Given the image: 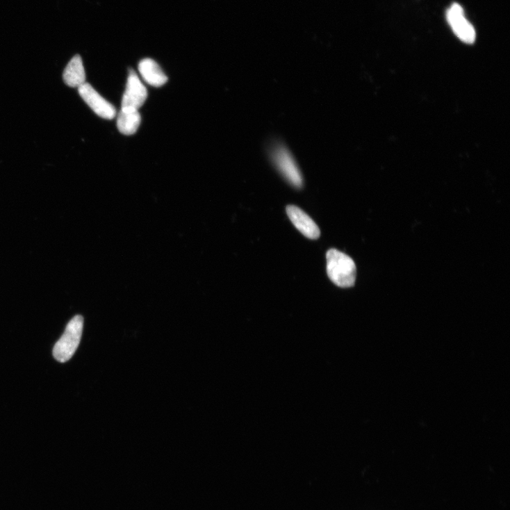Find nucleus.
<instances>
[{"mask_svg": "<svg viewBox=\"0 0 510 510\" xmlns=\"http://www.w3.org/2000/svg\"><path fill=\"white\" fill-rule=\"evenodd\" d=\"M326 258L327 273L330 279L339 287H352L356 277V268L353 260L336 249L327 252Z\"/></svg>", "mask_w": 510, "mask_h": 510, "instance_id": "obj_1", "label": "nucleus"}, {"mask_svg": "<svg viewBox=\"0 0 510 510\" xmlns=\"http://www.w3.org/2000/svg\"><path fill=\"white\" fill-rule=\"evenodd\" d=\"M84 318L76 315L67 324L64 334L56 343L53 350L54 358L65 363L74 355L82 338Z\"/></svg>", "mask_w": 510, "mask_h": 510, "instance_id": "obj_2", "label": "nucleus"}, {"mask_svg": "<svg viewBox=\"0 0 510 510\" xmlns=\"http://www.w3.org/2000/svg\"><path fill=\"white\" fill-rule=\"evenodd\" d=\"M270 156L273 164L288 183L295 188L301 189L304 185L303 176L288 149L281 144L276 145Z\"/></svg>", "mask_w": 510, "mask_h": 510, "instance_id": "obj_3", "label": "nucleus"}, {"mask_svg": "<svg viewBox=\"0 0 510 510\" xmlns=\"http://www.w3.org/2000/svg\"><path fill=\"white\" fill-rule=\"evenodd\" d=\"M82 99L101 118L112 120L117 115L116 108L101 97L91 85L85 83L79 88Z\"/></svg>", "mask_w": 510, "mask_h": 510, "instance_id": "obj_4", "label": "nucleus"}, {"mask_svg": "<svg viewBox=\"0 0 510 510\" xmlns=\"http://www.w3.org/2000/svg\"><path fill=\"white\" fill-rule=\"evenodd\" d=\"M447 20L457 38L463 42L471 44L476 40V31L464 16L463 8L453 4L447 11Z\"/></svg>", "mask_w": 510, "mask_h": 510, "instance_id": "obj_5", "label": "nucleus"}, {"mask_svg": "<svg viewBox=\"0 0 510 510\" xmlns=\"http://www.w3.org/2000/svg\"><path fill=\"white\" fill-rule=\"evenodd\" d=\"M148 98V90L133 69H129L126 91L122 98V108L138 109Z\"/></svg>", "mask_w": 510, "mask_h": 510, "instance_id": "obj_6", "label": "nucleus"}, {"mask_svg": "<svg viewBox=\"0 0 510 510\" xmlns=\"http://www.w3.org/2000/svg\"><path fill=\"white\" fill-rule=\"evenodd\" d=\"M286 213L290 222L304 236L312 240L320 237V231L318 227L303 210L290 205L286 207Z\"/></svg>", "mask_w": 510, "mask_h": 510, "instance_id": "obj_7", "label": "nucleus"}, {"mask_svg": "<svg viewBox=\"0 0 510 510\" xmlns=\"http://www.w3.org/2000/svg\"><path fill=\"white\" fill-rule=\"evenodd\" d=\"M138 70L144 81L151 86L160 88L168 81L161 66L151 58L142 59L139 63Z\"/></svg>", "mask_w": 510, "mask_h": 510, "instance_id": "obj_8", "label": "nucleus"}, {"mask_svg": "<svg viewBox=\"0 0 510 510\" xmlns=\"http://www.w3.org/2000/svg\"><path fill=\"white\" fill-rule=\"evenodd\" d=\"M63 77L64 83L70 88H79L85 83V70L80 55L70 60L64 69Z\"/></svg>", "mask_w": 510, "mask_h": 510, "instance_id": "obj_9", "label": "nucleus"}, {"mask_svg": "<svg viewBox=\"0 0 510 510\" xmlns=\"http://www.w3.org/2000/svg\"><path fill=\"white\" fill-rule=\"evenodd\" d=\"M140 123L141 117L138 109L122 108L117 120V127L120 133L126 135H133Z\"/></svg>", "mask_w": 510, "mask_h": 510, "instance_id": "obj_10", "label": "nucleus"}]
</instances>
